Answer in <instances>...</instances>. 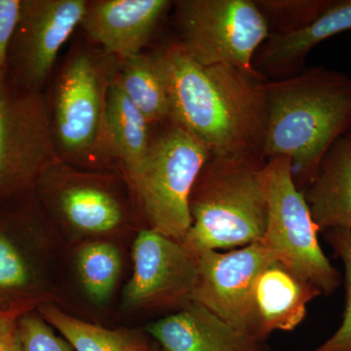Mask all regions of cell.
Instances as JSON below:
<instances>
[{
  "mask_svg": "<svg viewBox=\"0 0 351 351\" xmlns=\"http://www.w3.org/2000/svg\"><path fill=\"white\" fill-rule=\"evenodd\" d=\"M324 235L345 267L346 311L343 322L336 332L322 345L311 351H351V232L335 228L327 230Z\"/></svg>",
  "mask_w": 351,
  "mask_h": 351,
  "instance_id": "cb8c5ba5",
  "label": "cell"
},
{
  "mask_svg": "<svg viewBox=\"0 0 351 351\" xmlns=\"http://www.w3.org/2000/svg\"><path fill=\"white\" fill-rule=\"evenodd\" d=\"M212 154L173 122L152 135L142 170L129 181L147 228L182 241L191 228L189 198Z\"/></svg>",
  "mask_w": 351,
  "mask_h": 351,
  "instance_id": "5b68a950",
  "label": "cell"
},
{
  "mask_svg": "<svg viewBox=\"0 0 351 351\" xmlns=\"http://www.w3.org/2000/svg\"><path fill=\"white\" fill-rule=\"evenodd\" d=\"M49 104L41 91L0 85V204L36 188L57 158Z\"/></svg>",
  "mask_w": 351,
  "mask_h": 351,
  "instance_id": "ba28073f",
  "label": "cell"
},
{
  "mask_svg": "<svg viewBox=\"0 0 351 351\" xmlns=\"http://www.w3.org/2000/svg\"><path fill=\"white\" fill-rule=\"evenodd\" d=\"M350 136H351V134H350Z\"/></svg>",
  "mask_w": 351,
  "mask_h": 351,
  "instance_id": "f546056e",
  "label": "cell"
},
{
  "mask_svg": "<svg viewBox=\"0 0 351 351\" xmlns=\"http://www.w3.org/2000/svg\"><path fill=\"white\" fill-rule=\"evenodd\" d=\"M321 293L278 261L263 267L252 295L253 337L265 341L271 332L292 331L306 315L307 304Z\"/></svg>",
  "mask_w": 351,
  "mask_h": 351,
  "instance_id": "9a60e30c",
  "label": "cell"
},
{
  "mask_svg": "<svg viewBox=\"0 0 351 351\" xmlns=\"http://www.w3.org/2000/svg\"><path fill=\"white\" fill-rule=\"evenodd\" d=\"M173 6L175 43L193 61L255 71L254 58L269 31L254 0H180Z\"/></svg>",
  "mask_w": 351,
  "mask_h": 351,
  "instance_id": "52a82bcc",
  "label": "cell"
},
{
  "mask_svg": "<svg viewBox=\"0 0 351 351\" xmlns=\"http://www.w3.org/2000/svg\"><path fill=\"white\" fill-rule=\"evenodd\" d=\"M152 55L165 84L171 122L200 140L212 156H263L267 78L256 69L201 66L175 41Z\"/></svg>",
  "mask_w": 351,
  "mask_h": 351,
  "instance_id": "6da1fadb",
  "label": "cell"
},
{
  "mask_svg": "<svg viewBox=\"0 0 351 351\" xmlns=\"http://www.w3.org/2000/svg\"><path fill=\"white\" fill-rule=\"evenodd\" d=\"M87 4L86 0H22L7 57V82L41 91L62 46L80 25Z\"/></svg>",
  "mask_w": 351,
  "mask_h": 351,
  "instance_id": "9c48e42d",
  "label": "cell"
},
{
  "mask_svg": "<svg viewBox=\"0 0 351 351\" xmlns=\"http://www.w3.org/2000/svg\"><path fill=\"white\" fill-rule=\"evenodd\" d=\"M302 193L318 232L341 228L351 232L350 134L332 145Z\"/></svg>",
  "mask_w": 351,
  "mask_h": 351,
  "instance_id": "ac0fdd59",
  "label": "cell"
},
{
  "mask_svg": "<svg viewBox=\"0 0 351 351\" xmlns=\"http://www.w3.org/2000/svg\"><path fill=\"white\" fill-rule=\"evenodd\" d=\"M149 351H164V350L159 346L152 345L151 350H149Z\"/></svg>",
  "mask_w": 351,
  "mask_h": 351,
  "instance_id": "f1b7e54d",
  "label": "cell"
},
{
  "mask_svg": "<svg viewBox=\"0 0 351 351\" xmlns=\"http://www.w3.org/2000/svg\"><path fill=\"white\" fill-rule=\"evenodd\" d=\"M25 309H12L0 314V351H24L21 339L19 319Z\"/></svg>",
  "mask_w": 351,
  "mask_h": 351,
  "instance_id": "4316f807",
  "label": "cell"
},
{
  "mask_svg": "<svg viewBox=\"0 0 351 351\" xmlns=\"http://www.w3.org/2000/svg\"><path fill=\"white\" fill-rule=\"evenodd\" d=\"M262 154L211 156L189 198L191 228L182 243L193 256L262 240L267 203L261 181Z\"/></svg>",
  "mask_w": 351,
  "mask_h": 351,
  "instance_id": "3957f363",
  "label": "cell"
},
{
  "mask_svg": "<svg viewBox=\"0 0 351 351\" xmlns=\"http://www.w3.org/2000/svg\"><path fill=\"white\" fill-rule=\"evenodd\" d=\"M5 80V69H0V85Z\"/></svg>",
  "mask_w": 351,
  "mask_h": 351,
  "instance_id": "83f0119b",
  "label": "cell"
},
{
  "mask_svg": "<svg viewBox=\"0 0 351 351\" xmlns=\"http://www.w3.org/2000/svg\"><path fill=\"white\" fill-rule=\"evenodd\" d=\"M36 188L77 232L104 234L125 218L121 201L100 178L76 171L59 157L44 167Z\"/></svg>",
  "mask_w": 351,
  "mask_h": 351,
  "instance_id": "7c38bea8",
  "label": "cell"
},
{
  "mask_svg": "<svg viewBox=\"0 0 351 351\" xmlns=\"http://www.w3.org/2000/svg\"><path fill=\"white\" fill-rule=\"evenodd\" d=\"M19 329L24 351H73L68 341L57 336L39 314L32 311L23 314Z\"/></svg>",
  "mask_w": 351,
  "mask_h": 351,
  "instance_id": "d4e9b609",
  "label": "cell"
},
{
  "mask_svg": "<svg viewBox=\"0 0 351 351\" xmlns=\"http://www.w3.org/2000/svg\"><path fill=\"white\" fill-rule=\"evenodd\" d=\"M115 60L80 51L58 75L48 104L57 156L64 162L86 165L115 159L107 117L108 90L119 71Z\"/></svg>",
  "mask_w": 351,
  "mask_h": 351,
  "instance_id": "277c9868",
  "label": "cell"
},
{
  "mask_svg": "<svg viewBox=\"0 0 351 351\" xmlns=\"http://www.w3.org/2000/svg\"><path fill=\"white\" fill-rule=\"evenodd\" d=\"M195 257L197 279L191 302L253 337L252 295L260 272L276 260L269 249L258 240L228 253L207 250Z\"/></svg>",
  "mask_w": 351,
  "mask_h": 351,
  "instance_id": "30bf717a",
  "label": "cell"
},
{
  "mask_svg": "<svg viewBox=\"0 0 351 351\" xmlns=\"http://www.w3.org/2000/svg\"><path fill=\"white\" fill-rule=\"evenodd\" d=\"M117 80L151 126L171 122L167 92L154 55L141 53L120 62Z\"/></svg>",
  "mask_w": 351,
  "mask_h": 351,
  "instance_id": "ffe728a7",
  "label": "cell"
},
{
  "mask_svg": "<svg viewBox=\"0 0 351 351\" xmlns=\"http://www.w3.org/2000/svg\"><path fill=\"white\" fill-rule=\"evenodd\" d=\"M350 29L351 0H332L317 19L301 31L270 34L254 58V69L267 80L299 75L315 46Z\"/></svg>",
  "mask_w": 351,
  "mask_h": 351,
  "instance_id": "2e32d148",
  "label": "cell"
},
{
  "mask_svg": "<svg viewBox=\"0 0 351 351\" xmlns=\"http://www.w3.org/2000/svg\"><path fill=\"white\" fill-rule=\"evenodd\" d=\"M29 223L25 215L0 213V314L32 311L40 301Z\"/></svg>",
  "mask_w": 351,
  "mask_h": 351,
  "instance_id": "e0dca14e",
  "label": "cell"
},
{
  "mask_svg": "<svg viewBox=\"0 0 351 351\" xmlns=\"http://www.w3.org/2000/svg\"><path fill=\"white\" fill-rule=\"evenodd\" d=\"M172 6L169 0L88 1L80 25L103 54L121 62L142 53Z\"/></svg>",
  "mask_w": 351,
  "mask_h": 351,
  "instance_id": "4fadbf2b",
  "label": "cell"
},
{
  "mask_svg": "<svg viewBox=\"0 0 351 351\" xmlns=\"http://www.w3.org/2000/svg\"><path fill=\"white\" fill-rule=\"evenodd\" d=\"M261 181L267 203L263 244L276 261L321 295L332 294L341 286V274L321 249L319 232L304 193L295 186L291 159H267Z\"/></svg>",
  "mask_w": 351,
  "mask_h": 351,
  "instance_id": "8992f818",
  "label": "cell"
},
{
  "mask_svg": "<svg viewBox=\"0 0 351 351\" xmlns=\"http://www.w3.org/2000/svg\"><path fill=\"white\" fill-rule=\"evenodd\" d=\"M263 156H286L295 186L311 184L332 145L351 134V78L325 66L265 83Z\"/></svg>",
  "mask_w": 351,
  "mask_h": 351,
  "instance_id": "7a4b0ae2",
  "label": "cell"
},
{
  "mask_svg": "<svg viewBox=\"0 0 351 351\" xmlns=\"http://www.w3.org/2000/svg\"><path fill=\"white\" fill-rule=\"evenodd\" d=\"M270 34L301 31L331 5L332 0H254Z\"/></svg>",
  "mask_w": 351,
  "mask_h": 351,
  "instance_id": "603a6c76",
  "label": "cell"
},
{
  "mask_svg": "<svg viewBox=\"0 0 351 351\" xmlns=\"http://www.w3.org/2000/svg\"><path fill=\"white\" fill-rule=\"evenodd\" d=\"M134 271L127 285V306L166 308L193 301L197 263L181 241L145 228L133 246Z\"/></svg>",
  "mask_w": 351,
  "mask_h": 351,
  "instance_id": "8fae6325",
  "label": "cell"
},
{
  "mask_svg": "<svg viewBox=\"0 0 351 351\" xmlns=\"http://www.w3.org/2000/svg\"><path fill=\"white\" fill-rule=\"evenodd\" d=\"M108 127L115 159L131 181L142 170L152 142L151 124L126 96L117 80L108 94Z\"/></svg>",
  "mask_w": 351,
  "mask_h": 351,
  "instance_id": "d6986e66",
  "label": "cell"
},
{
  "mask_svg": "<svg viewBox=\"0 0 351 351\" xmlns=\"http://www.w3.org/2000/svg\"><path fill=\"white\" fill-rule=\"evenodd\" d=\"M147 332L164 351H274L195 302L152 323Z\"/></svg>",
  "mask_w": 351,
  "mask_h": 351,
  "instance_id": "5bb4252c",
  "label": "cell"
},
{
  "mask_svg": "<svg viewBox=\"0 0 351 351\" xmlns=\"http://www.w3.org/2000/svg\"><path fill=\"white\" fill-rule=\"evenodd\" d=\"M22 0H0V69H5L9 48L19 24Z\"/></svg>",
  "mask_w": 351,
  "mask_h": 351,
  "instance_id": "484cf974",
  "label": "cell"
},
{
  "mask_svg": "<svg viewBox=\"0 0 351 351\" xmlns=\"http://www.w3.org/2000/svg\"><path fill=\"white\" fill-rule=\"evenodd\" d=\"M78 271L88 295L94 302L107 301L121 271V258L114 245L86 244L78 254Z\"/></svg>",
  "mask_w": 351,
  "mask_h": 351,
  "instance_id": "7402d4cb",
  "label": "cell"
},
{
  "mask_svg": "<svg viewBox=\"0 0 351 351\" xmlns=\"http://www.w3.org/2000/svg\"><path fill=\"white\" fill-rule=\"evenodd\" d=\"M39 315L55 328L76 351H149L144 335L127 330H110L77 319L56 306H40Z\"/></svg>",
  "mask_w": 351,
  "mask_h": 351,
  "instance_id": "44dd1931",
  "label": "cell"
}]
</instances>
